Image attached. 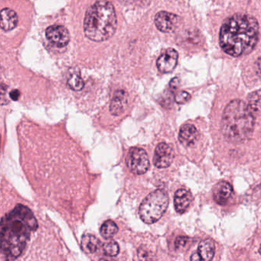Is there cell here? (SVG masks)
<instances>
[{
    "mask_svg": "<svg viewBox=\"0 0 261 261\" xmlns=\"http://www.w3.org/2000/svg\"><path fill=\"white\" fill-rule=\"evenodd\" d=\"M127 105V94L123 90H119L114 93L110 105V111L114 116L121 115L126 111Z\"/></svg>",
    "mask_w": 261,
    "mask_h": 261,
    "instance_id": "cell-12",
    "label": "cell"
},
{
    "mask_svg": "<svg viewBox=\"0 0 261 261\" xmlns=\"http://www.w3.org/2000/svg\"><path fill=\"white\" fill-rule=\"evenodd\" d=\"M191 95L189 93L186 92V91H180L175 96V101L179 105H182V103H186V102L190 100Z\"/></svg>",
    "mask_w": 261,
    "mask_h": 261,
    "instance_id": "cell-22",
    "label": "cell"
},
{
    "mask_svg": "<svg viewBox=\"0 0 261 261\" xmlns=\"http://www.w3.org/2000/svg\"><path fill=\"white\" fill-rule=\"evenodd\" d=\"M189 238L187 237L179 236L175 241V247L176 250L183 248L187 244Z\"/></svg>",
    "mask_w": 261,
    "mask_h": 261,
    "instance_id": "cell-23",
    "label": "cell"
},
{
    "mask_svg": "<svg viewBox=\"0 0 261 261\" xmlns=\"http://www.w3.org/2000/svg\"><path fill=\"white\" fill-rule=\"evenodd\" d=\"M259 253H260V254H261V244H260V247H259Z\"/></svg>",
    "mask_w": 261,
    "mask_h": 261,
    "instance_id": "cell-30",
    "label": "cell"
},
{
    "mask_svg": "<svg viewBox=\"0 0 261 261\" xmlns=\"http://www.w3.org/2000/svg\"><path fill=\"white\" fill-rule=\"evenodd\" d=\"M138 256L140 259H147L149 255H148L147 250H144L143 247H140L139 249Z\"/></svg>",
    "mask_w": 261,
    "mask_h": 261,
    "instance_id": "cell-24",
    "label": "cell"
},
{
    "mask_svg": "<svg viewBox=\"0 0 261 261\" xmlns=\"http://www.w3.org/2000/svg\"><path fill=\"white\" fill-rule=\"evenodd\" d=\"M38 222L27 206L17 204L1 221V250L7 259H16L23 253Z\"/></svg>",
    "mask_w": 261,
    "mask_h": 261,
    "instance_id": "cell-1",
    "label": "cell"
},
{
    "mask_svg": "<svg viewBox=\"0 0 261 261\" xmlns=\"http://www.w3.org/2000/svg\"><path fill=\"white\" fill-rule=\"evenodd\" d=\"M178 54L175 49L169 48L157 59L156 65L160 72L170 73L175 69L178 63Z\"/></svg>",
    "mask_w": 261,
    "mask_h": 261,
    "instance_id": "cell-10",
    "label": "cell"
},
{
    "mask_svg": "<svg viewBox=\"0 0 261 261\" xmlns=\"http://www.w3.org/2000/svg\"><path fill=\"white\" fill-rule=\"evenodd\" d=\"M175 153L170 145L161 143L156 146L154 152L153 163L159 169L169 167L173 162Z\"/></svg>",
    "mask_w": 261,
    "mask_h": 261,
    "instance_id": "cell-7",
    "label": "cell"
},
{
    "mask_svg": "<svg viewBox=\"0 0 261 261\" xmlns=\"http://www.w3.org/2000/svg\"><path fill=\"white\" fill-rule=\"evenodd\" d=\"M178 85H179V80L175 77V79H172V82H170V88L173 90L177 89Z\"/></svg>",
    "mask_w": 261,
    "mask_h": 261,
    "instance_id": "cell-26",
    "label": "cell"
},
{
    "mask_svg": "<svg viewBox=\"0 0 261 261\" xmlns=\"http://www.w3.org/2000/svg\"><path fill=\"white\" fill-rule=\"evenodd\" d=\"M117 19L114 5L101 0L91 6L85 15L84 32L85 36L100 42L111 39L117 30Z\"/></svg>",
    "mask_w": 261,
    "mask_h": 261,
    "instance_id": "cell-4",
    "label": "cell"
},
{
    "mask_svg": "<svg viewBox=\"0 0 261 261\" xmlns=\"http://www.w3.org/2000/svg\"><path fill=\"white\" fill-rule=\"evenodd\" d=\"M10 97L11 99H13V100L16 101V100H19V96H20V92H19L18 90H13L10 92Z\"/></svg>",
    "mask_w": 261,
    "mask_h": 261,
    "instance_id": "cell-25",
    "label": "cell"
},
{
    "mask_svg": "<svg viewBox=\"0 0 261 261\" xmlns=\"http://www.w3.org/2000/svg\"><path fill=\"white\" fill-rule=\"evenodd\" d=\"M123 2H129V1H131V0H122Z\"/></svg>",
    "mask_w": 261,
    "mask_h": 261,
    "instance_id": "cell-29",
    "label": "cell"
},
{
    "mask_svg": "<svg viewBox=\"0 0 261 261\" xmlns=\"http://www.w3.org/2000/svg\"><path fill=\"white\" fill-rule=\"evenodd\" d=\"M169 196L164 190L157 189L145 198L139 208V215L146 224L158 221L164 215L169 206Z\"/></svg>",
    "mask_w": 261,
    "mask_h": 261,
    "instance_id": "cell-5",
    "label": "cell"
},
{
    "mask_svg": "<svg viewBox=\"0 0 261 261\" xmlns=\"http://www.w3.org/2000/svg\"><path fill=\"white\" fill-rule=\"evenodd\" d=\"M126 163L129 170L135 175H143L149 170L150 166L146 151L138 147L129 149Z\"/></svg>",
    "mask_w": 261,
    "mask_h": 261,
    "instance_id": "cell-6",
    "label": "cell"
},
{
    "mask_svg": "<svg viewBox=\"0 0 261 261\" xmlns=\"http://www.w3.org/2000/svg\"><path fill=\"white\" fill-rule=\"evenodd\" d=\"M197 252L201 256V260H212L215 253V242L211 239L203 240L200 242Z\"/></svg>",
    "mask_w": 261,
    "mask_h": 261,
    "instance_id": "cell-17",
    "label": "cell"
},
{
    "mask_svg": "<svg viewBox=\"0 0 261 261\" xmlns=\"http://www.w3.org/2000/svg\"><path fill=\"white\" fill-rule=\"evenodd\" d=\"M192 201V195L187 189H180L174 196V205L178 213L183 214L189 209Z\"/></svg>",
    "mask_w": 261,
    "mask_h": 261,
    "instance_id": "cell-13",
    "label": "cell"
},
{
    "mask_svg": "<svg viewBox=\"0 0 261 261\" xmlns=\"http://www.w3.org/2000/svg\"><path fill=\"white\" fill-rule=\"evenodd\" d=\"M233 193V188L230 183L221 181L215 185L213 189V198L217 204L224 205L227 204Z\"/></svg>",
    "mask_w": 261,
    "mask_h": 261,
    "instance_id": "cell-11",
    "label": "cell"
},
{
    "mask_svg": "<svg viewBox=\"0 0 261 261\" xmlns=\"http://www.w3.org/2000/svg\"><path fill=\"white\" fill-rule=\"evenodd\" d=\"M118 231V227L114 221L108 220L100 227V234L105 239H111Z\"/></svg>",
    "mask_w": 261,
    "mask_h": 261,
    "instance_id": "cell-19",
    "label": "cell"
},
{
    "mask_svg": "<svg viewBox=\"0 0 261 261\" xmlns=\"http://www.w3.org/2000/svg\"><path fill=\"white\" fill-rule=\"evenodd\" d=\"M68 85L73 91H80L85 87V82L79 74H73L68 79Z\"/></svg>",
    "mask_w": 261,
    "mask_h": 261,
    "instance_id": "cell-20",
    "label": "cell"
},
{
    "mask_svg": "<svg viewBox=\"0 0 261 261\" xmlns=\"http://www.w3.org/2000/svg\"><path fill=\"white\" fill-rule=\"evenodd\" d=\"M45 35L48 40L59 48L66 46L70 42L69 32L62 25H55L48 27Z\"/></svg>",
    "mask_w": 261,
    "mask_h": 261,
    "instance_id": "cell-8",
    "label": "cell"
},
{
    "mask_svg": "<svg viewBox=\"0 0 261 261\" xmlns=\"http://www.w3.org/2000/svg\"><path fill=\"white\" fill-rule=\"evenodd\" d=\"M191 260H201V256H199V254H198V252H196V253H194V254L192 255V256H191Z\"/></svg>",
    "mask_w": 261,
    "mask_h": 261,
    "instance_id": "cell-27",
    "label": "cell"
},
{
    "mask_svg": "<svg viewBox=\"0 0 261 261\" xmlns=\"http://www.w3.org/2000/svg\"><path fill=\"white\" fill-rule=\"evenodd\" d=\"M247 102V106L253 115H261V89L250 94Z\"/></svg>",
    "mask_w": 261,
    "mask_h": 261,
    "instance_id": "cell-18",
    "label": "cell"
},
{
    "mask_svg": "<svg viewBox=\"0 0 261 261\" xmlns=\"http://www.w3.org/2000/svg\"><path fill=\"white\" fill-rule=\"evenodd\" d=\"M81 245H82V249L84 252L88 254H92L100 249L101 244H100V240L96 238L94 235L87 233L82 237Z\"/></svg>",
    "mask_w": 261,
    "mask_h": 261,
    "instance_id": "cell-16",
    "label": "cell"
},
{
    "mask_svg": "<svg viewBox=\"0 0 261 261\" xmlns=\"http://www.w3.org/2000/svg\"><path fill=\"white\" fill-rule=\"evenodd\" d=\"M198 130L193 125L186 123L180 128L178 139L185 146H190L195 143L198 138Z\"/></svg>",
    "mask_w": 261,
    "mask_h": 261,
    "instance_id": "cell-14",
    "label": "cell"
},
{
    "mask_svg": "<svg viewBox=\"0 0 261 261\" xmlns=\"http://www.w3.org/2000/svg\"><path fill=\"white\" fill-rule=\"evenodd\" d=\"M103 253L108 256H116L120 252V247L116 241H111L103 245Z\"/></svg>",
    "mask_w": 261,
    "mask_h": 261,
    "instance_id": "cell-21",
    "label": "cell"
},
{
    "mask_svg": "<svg viewBox=\"0 0 261 261\" xmlns=\"http://www.w3.org/2000/svg\"><path fill=\"white\" fill-rule=\"evenodd\" d=\"M256 65H257V68L258 70H259V73H260L261 74V59H259V60L257 61V64H256Z\"/></svg>",
    "mask_w": 261,
    "mask_h": 261,
    "instance_id": "cell-28",
    "label": "cell"
},
{
    "mask_svg": "<svg viewBox=\"0 0 261 261\" xmlns=\"http://www.w3.org/2000/svg\"><path fill=\"white\" fill-rule=\"evenodd\" d=\"M259 39V25L250 15L235 14L226 19L220 30L219 42L226 54L233 57L251 53Z\"/></svg>",
    "mask_w": 261,
    "mask_h": 261,
    "instance_id": "cell-2",
    "label": "cell"
},
{
    "mask_svg": "<svg viewBox=\"0 0 261 261\" xmlns=\"http://www.w3.org/2000/svg\"><path fill=\"white\" fill-rule=\"evenodd\" d=\"M254 120V115L247 103L241 100H232L223 112L221 132L227 141L241 143L251 137Z\"/></svg>",
    "mask_w": 261,
    "mask_h": 261,
    "instance_id": "cell-3",
    "label": "cell"
},
{
    "mask_svg": "<svg viewBox=\"0 0 261 261\" xmlns=\"http://www.w3.org/2000/svg\"><path fill=\"white\" fill-rule=\"evenodd\" d=\"M179 17L168 12L162 11L155 16V25L162 33H171L178 27Z\"/></svg>",
    "mask_w": 261,
    "mask_h": 261,
    "instance_id": "cell-9",
    "label": "cell"
},
{
    "mask_svg": "<svg viewBox=\"0 0 261 261\" xmlns=\"http://www.w3.org/2000/svg\"><path fill=\"white\" fill-rule=\"evenodd\" d=\"M19 19L16 12L11 9L5 8L1 11L0 25L4 31L8 32L14 30L17 27Z\"/></svg>",
    "mask_w": 261,
    "mask_h": 261,
    "instance_id": "cell-15",
    "label": "cell"
}]
</instances>
